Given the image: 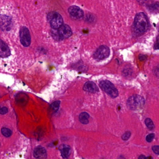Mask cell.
Wrapping results in <instances>:
<instances>
[{"label":"cell","mask_w":159,"mask_h":159,"mask_svg":"<svg viewBox=\"0 0 159 159\" xmlns=\"http://www.w3.org/2000/svg\"><path fill=\"white\" fill-rule=\"evenodd\" d=\"M139 59L140 61H143L147 59V56L146 55H144L141 54L139 56Z\"/></svg>","instance_id":"cb8c5ba5"},{"label":"cell","mask_w":159,"mask_h":159,"mask_svg":"<svg viewBox=\"0 0 159 159\" xmlns=\"http://www.w3.org/2000/svg\"><path fill=\"white\" fill-rule=\"evenodd\" d=\"M149 24L148 19L145 14L139 13L136 16L134 23V28L136 32L140 34L146 32L148 30Z\"/></svg>","instance_id":"6da1fadb"},{"label":"cell","mask_w":159,"mask_h":159,"mask_svg":"<svg viewBox=\"0 0 159 159\" xmlns=\"http://www.w3.org/2000/svg\"><path fill=\"white\" fill-rule=\"evenodd\" d=\"M20 39L21 43L25 47H28L31 43V36L28 29L22 27L20 30Z\"/></svg>","instance_id":"8992f818"},{"label":"cell","mask_w":159,"mask_h":159,"mask_svg":"<svg viewBox=\"0 0 159 159\" xmlns=\"http://www.w3.org/2000/svg\"><path fill=\"white\" fill-rule=\"evenodd\" d=\"M139 159H146V157L144 155H141L139 157Z\"/></svg>","instance_id":"4316f807"},{"label":"cell","mask_w":159,"mask_h":159,"mask_svg":"<svg viewBox=\"0 0 159 159\" xmlns=\"http://www.w3.org/2000/svg\"><path fill=\"white\" fill-rule=\"evenodd\" d=\"M57 39L58 40L70 38L72 34V30L70 27L65 24H63L57 29Z\"/></svg>","instance_id":"5b68a950"},{"label":"cell","mask_w":159,"mask_h":159,"mask_svg":"<svg viewBox=\"0 0 159 159\" xmlns=\"http://www.w3.org/2000/svg\"><path fill=\"white\" fill-rule=\"evenodd\" d=\"M158 48H159V44H158V39H157V43H155V45H154V49L155 50H157V49H158Z\"/></svg>","instance_id":"484cf974"},{"label":"cell","mask_w":159,"mask_h":159,"mask_svg":"<svg viewBox=\"0 0 159 159\" xmlns=\"http://www.w3.org/2000/svg\"><path fill=\"white\" fill-rule=\"evenodd\" d=\"M110 53V51L107 46L101 45L98 48L94 53V58L98 60H103L108 57Z\"/></svg>","instance_id":"52a82bcc"},{"label":"cell","mask_w":159,"mask_h":159,"mask_svg":"<svg viewBox=\"0 0 159 159\" xmlns=\"http://www.w3.org/2000/svg\"><path fill=\"white\" fill-rule=\"evenodd\" d=\"M83 89L86 92L91 93H96L99 92L97 85L92 81H88L84 84Z\"/></svg>","instance_id":"7c38bea8"},{"label":"cell","mask_w":159,"mask_h":159,"mask_svg":"<svg viewBox=\"0 0 159 159\" xmlns=\"http://www.w3.org/2000/svg\"><path fill=\"white\" fill-rule=\"evenodd\" d=\"M11 55V50L7 43L0 40V57L4 58L8 57Z\"/></svg>","instance_id":"8fae6325"},{"label":"cell","mask_w":159,"mask_h":159,"mask_svg":"<svg viewBox=\"0 0 159 159\" xmlns=\"http://www.w3.org/2000/svg\"><path fill=\"white\" fill-rule=\"evenodd\" d=\"M60 103H61V102L59 100H57V101L53 102L52 105H51V108L52 110L55 111V112L57 111L58 109H59V107H60Z\"/></svg>","instance_id":"e0dca14e"},{"label":"cell","mask_w":159,"mask_h":159,"mask_svg":"<svg viewBox=\"0 0 159 159\" xmlns=\"http://www.w3.org/2000/svg\"><path fill=\"white\" fill-rule=\"evenodd\" d=\"M131 133L130 131H127V132H125L123 134L122 136V139L123 140H127L130 137H131Z\"/></svg>","instance_id":"ac0fdd59"},{"label":"cell","mask_w":159,"mask_h":159,"mask_svg":"<svg viewBox=\"0 0 159 159\" xmlns=\"http://www.w3.org/2000/svg\"><path fill=\"white\" fill-rule=\"evenodd\" d=\"M144 98L139 95H133L130 97L127 100V107L129 109L137 110L143 108L145 105Z\"/></svg>","instance_id":"7a4b0ae2"},{"label":"cell","mask_w":159,"mask_h":159,"mask_svg":"<svg viewBox=\"0 0 159 159\" xmlns=\"http://www.w3.org/2000/svg\"><path fill=\"white\" fill-rule=\"evenodd\" d=\"M2 134L6 137H10L11 136L12 132L11 129L6 127H3L1 129Z\"/></svg>","instance_id":"2e32d148"},{"label":"cell","mask_w":159,"mask_h":159,"mask_svg":"<svg viewBox=\"0 0 159 159\" xmlns=\"http://www.w3.org/2000/svg\"><path fill=\"white\" fill-rule=\"evenodd\" d=\"M12 26L11 17L5 15H0V28L2 30L9 31Z\"/></svg>","instance_id":"ba28073f"},{"label":"cell","mask_w":159,"mask_h":159,"mask_svg":"<svg viewBox=\"0 0 159 159\" xmlns=\"http://www.w3.org/2000/svg\"><path fill=\"white\" fill-rule=\"evenodd\" d=\"M90 115L86 112H83L80 114L79 116L80 121L83 124H87L89 123V119Z\"/></svg>","instance_id":"5bb4252c"},{"label":"cell","mask_w":159,"mask_h":159,"mask_svg":"<svg viewBox=\"0 0 159 159\" xmlns=\"http://www.w3.org/2000/svg\"><path fill=\"white\" fill-rule=\"evenodd\" d=\"M154 137H155V134H149L146 137V140L148 142H152L154 139Z\"/></svg>","instance_id":"ffe728a7"},{"label":"cell","mask_w":159,"mask_h":159,"mask_svg":"<svg viewBox=\"0 0 159 159\" xmlns=\"http://www.w3.org/2000/svg\"><path fill=\"white\" fill-rule=\"evenodd\" d=\"M145 124L150 130H153L155 128L154 124L150 118H147L145 120Z\"/></svg>","instance_id":"9a60e30c"},{"label":"cell","mask_w":159,"mask_h":159,"mask_svg":"<svg viewBox=\"0 0 159 159\" xmlns=\"http://www.w3.org/2000/svg\"><path fill=\"white\" fill-rule=\"evenodd\" d=\"M132 70L130 69H126L123 71L124 75L125 76H129L132 74Z\"/></svg>","instance_id":"7402d4cb"},{"label":"cell","mask_w":159,"mask_h":159,"mask_svg":"<svg viewBox=\"0 0 159 159\" xmlns=\"http://www.w3.org/2000/svg\"><path fill=\"white\" fill-rule=\"evenodd\" d=\"M33 155L37 159H46L47 156V151L43 147L38 146L34 149Z\"/></svg>","instance_id":"30bf717a"},{"label":"cell","mask_w":159,"mask_h":159,"mask_svg":"<svg viewBox=\"0 0 159 159\" xmlns=\"http://www.w3.org/2000/svg\"><path fill=\"white\" fill-rule=\"evenodd\" d=\"M149 9L151 11H158L159 9V5L158 3L157 4H152L149 6Z\"/></svg>","instance_id":"d6986e66"},{"label":"cell","mask_w":159,"mask_h":159,"mask_svg":"<svg viewBox=\"0 0 159 159\" xmlns=\"http://www.w3.org/2000/svg\"><path fill=\"white\" fill-rule=\"evenodd\" d=\"M99 86L111 98H116L119 96V92L112 83L108 80H102L99 82Z\"/></svg>","instance_id":"3957f363"},{"label":"cell","mask_w":159,"mask_h":159,"mask_svg":"<svg viewBox=\"0 0 159 159\" xmlns=\"http://www.w3.org/2000/svg\"><path fill=\"white\" fill-rule=\"evenodd\" d=\"M8 109L6 107H0V114L4 115V114H6L8 113Z\"/></svg>","instance_id":"44dd1931"},{"label":"cell","mask_w":159,"mask_h":159,"mask_svg":"<svg viewBox=\"0 0 159 159\" xmlns=\"http://www.w3.org/2000/svg\"><path fill=\"white\" fill-rule=\"evenodd\" d=\"M61 152V156L64 159H67L69 157L71 153V148L68 145L62 144L59 148Z\"/></svg>","instance_id":"4fadbf2b"},{"label":"cell","mask_w":159,"mask_h":159,"mask_svg":"<svg viewBox=\"0 0 159 159\" xmlns=\"http://www.w3.org/2000/svg\"><path fill=\"white\" fill-rule=\"evenodd\" d=\"M152 150L155 154L159 155V147L158 145L153 146L152 147Z\"/></svg>","instance_id":"603a6c76"},{"label":"cell","mask_w":159,"mask_h":159,"mask_svg":"<svg viewBox=\"0 0 159 159\" xmlns=\"http://www.w3.org/2000/svg\"><path fill=\"white\" fill-rule=\"evenodd\" d=\"M47 19L52 28L57 30L63 25V18L61 16L56 12H51L47 16Z\"/></svg>","instance_id":"277c9868"},{"label":"cell","mask_w":159,"mask_h":159,"mask_svg":"<svg viewBox=\"0 0 159 159\" xmlns=\"http://www.w3.org/2000/svg\"><path fill=\"white\" fill-rule=\"evenodd\" d=\"M68 12L71 16L76 19H82L84 16L83 11L78 6H71L69 8Z\"/></svg>","instance_id":"9c48e42d"},{"label":"cell","mask_w":159,"mask_h":159,"mask_svg":"<svg viewBox=\"0 0 159 159\" xmlns=\"http://www.w3.org/2000/svg\"><path fill=\"white\" fill-rule=\"evenodd\" d=\"M137 1L140 4H144L148 2V0H137Z\"/></svg>","instance_id":"d4e9b609"}]
</instances>
